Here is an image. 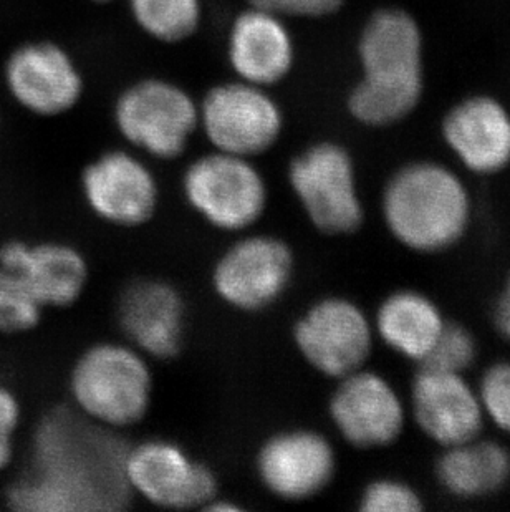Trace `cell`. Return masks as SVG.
I'll return each instance as SVG.
<instances>
[{
  "instance_id": "1",
  "label": "cell",
  "mask_w": 510,
  "mask_h": 512,
  "mask_svg": "<svg viewBox=\"0 0 510 512\" xmlns=\"http://www.w3.org/2000/svg\"><path fill=\"white\" fill-rule=\"evenodd\" d=\"M126 453L115 430L75 408L52 410L35 430L32 476L10 488L7 503L29 512L123 511L133 498Z\"/></svg>"
},
{
  "instance_id": "2",
  "label": "cell",
  "mask_w": 510,
  "mask_h": 512,
  "mask_svg": "<svg viewBox=\"0 0 510 512\" xmlns=\"http://www.w3.org/2000/svg\"><path fill=\"white\" fill-rule=\"evenodd\" d=\"M360 77L347 97L358 125L390 128L413 115L426 95V37L418 17L386 5L365 20L358 34Z\"/></svg>"
},
{
  "instance_id": "3",
  "label": "cell",
  "mask_w": 510,
  "mask_h": 512,
  "mask_svg": "<svg viewBox=\"0 0 510 512\" xmlns=\"http://www.w3.org/2000/svg\"><path fill=\"white\" fill-rule=\"evenodd\" d=\"M381 211L391 234L418 252H439L464 236L471 198L458 173L438 161H413L383 191Z\"/></svg>"
},
{
  "instance_id": "4",
  "label": "cell",
  "mask_w": 510,
  "mask_h": 512,
  "mask_svg": "<svg viewBox=\"0 0 510 512\" xmlns=\"http://www.w3.org/2000/svg\"><path fill=\"white\" fill-rule=\"evenodd\" d=\"M68 388L75 410L120 431L145 420L153 403L154 378L148 357L133 345L100 342L73 363Z\"/></svg>"
},
{
  "instance_id": "5",
  "label": "cell",
  "mask_w": 510,
  "mask_h": 512,
  "mask_svg": "<svg viewBox=\"0 0 510 512\" xmlns=\"http://www.w3.org/2000/svg\"><path fill=\"white\" fill-rule=\"evenodd\" d=\"M116 130L128 145L154 160H178L199 130V103L178 83L143 78L118 95Z\"/></svg>"
},
{
  "instance_id": "6",
  "label": "cell",
  "mask_w": 510,
  "mask_h": 512,
  "mask_svg": "<svg viewBox=\"0 0 510 512\" xmlns=\"http://www.w3.org/2000/svg\"><path fill=\"white\" fill-rule=\"evenodd\" d=\"M184 199L211 228L249 231L269 206V184L251 158L212 150L184 170Z\"/></svg>"
},
{
  "instance_id": "7",
  "label": "cell",
  "mask_w": 510,
  "mask_h": 512,
  "mask_svg": "<svg viewBox=\"0 0 510 512\" xmlns=\"http://www.w3.org/2000/svg\"><path fill=\"white\" fill-rule=\"evenodd\" d=\"M290 188L317 231L342 236L365 219L357 168L350 151L337 141H318L300 151L287 171Z\"/></svg>"
},
{
  "instance_id": "8",
  "label": "cell",
  "mask_w": 510,
  "mask_h": 512,
  "mask_svg": "<svg viewBox=\"0 0 510 512\" xmlns=\"http://www.w3.org/2000/svg\"><path fill=\"white\" fill-rule=\"evenodd\" d=\"M285 115L269 88L244 80L217 83L199 103V130L212 150L257 158L284 133Z\"/></svg>"
},
{
  "instance_id": "9",
  "label": "cell",
  "mask_w": 510,
  "mask_h": 512,
  "mask_svg": "<svg viewBox=\"0 0 510 512\" xmlns=\"http://www.w3.org/2000/svg\"><path fill=\"white\" fill-rule=\"evenodd\" d=\"M295 274L292 247L277 236L249 234L222 252L212 289L231 309L255 314L279 302Z\"/></svg>"
},
{
  "instance_id": "10",
  "label": "cell",
  "mask_w": 510,
  "mask_h": 512,
  "mask_svg": "<svg viewBox=\"0 0 510 512\" xmlns=\"http://www.w3.org/2000/svg\"><path fill=\"white\" fill-rule=\"evenodd\" d=\"M2 83L15 105L40 118L67 115L85 93L77 60L63 45L45 39L10 50L2 63Z\"/></svg>"
},
{
  "instance_id": "11",
  "label": "cell",
  "mask_w": 510,
  "mask_h": 512,
  "mask_svg": "<svg viewBox=\"0 0 510 512\" xmlns=\"http://www.w3.org/2000/svg\"><path fill=\"white\" fill-rule=\"evenodd\" d=\"M125 478L133 496L156 508L204 509L217 498L216 474L174 441L146 440L128 448Z\"/></svg>"
},
{
  "instance_id": "12",
  "label": "cell",
  "mask_w": 510,
  "mask_h": 512,
  "mask_svg": "<svg viewBox=\"0 0 510 512\" xmlns=\"http://www.w3.org/2000/svg\"><path fill=\"white\" fill-rule=\"evenodd\" d=\"M294 343L310 367L340 380L370 358L373 327L352 300L327 297L310 305L295 322Z\"/></svg>"
},
{
  "instance_id": "13",
  "label": "cell",
  "mask_w": 510,
  "mask_h": 512,
  "mask_svg": "<svg viewBox=\"0 0 510 512\" xmlns=\"http://www.w3.org/2000/svg\"><path fill=\"white\" fill-rule=\"evenodd\" d=\"M80 186L88 209L116 228H141L159 208L158 179L133 151L116 148L97 156L83 168Z\"/></svg>"
},
{
  "instance_id": "14",
  "label": "cell",
  "mask_w": 510,
  "mask_h": 512,
  "mask_svg": "<svg viewBox=\"0 0 510 512\" xmlns=\"http://www.w3.org/2000/svg\"><path fill=\"white\" fill-rule=\"evenodd\" d=\"M255 471L275 498L300 503L330 486L337 473V455L322 433L290 428L277 431L260 445Z\"/></svg>"
},
{
  "instance_id": "15",
  "label": "cell",
  "mask_w": 510,
  "mask_h": 512,
  "mask_svg": "<svg viewBox=\"0 0 510 512\" xmlns=\"http://www.w3.org/2000/svg\"><path fill=\"white\" fill-rule=\"evenodd\" d=\"M0 271L14 277L45 310L77 304L90 281L87 257L67 242H5Z\"/></svg>"
},
{
  "instance_id": "16",
  "label": "cell",
  "mask_w": 510,
  "mask_h": 512,
  "mask_svg": "<svg viewBox=\"0 0 510 512\" xmlns=\"http://www.w3.org/2000/svg\"><path fill=\"white\" fill-rule=\"evenodd\" d=\"M328 411L343 440L360 450L395 443L405 426V408L395 388L363 368L340 378Z\"/></svg>"
},
{
  "instance_id": "17",
  "label": "cell",
  "mask_w": 510,
  "mask_h": 512,
  "mask_svg": "<svg viewBox=\"0 0 510 512\" xmlns=\"http://www.w3.org/2000/svg\"><path fill=\"white\" fill-rule=\"evenodd\" d=\"M444 145L467 171L496 174L510 165V108L492 93H469L441 120Z\"/></svg>"
},
{
  "instance_id": "18",
  "label": "cell",
  "mask_w": 510,
  "mask_h": 512,
  "mask_svg": "<svg viewBox=\"0 0 510 512\" xmlns=\"http://www.w3.org/2000/svg\"><path fill=\"white\" fill-rule=\"evenodd\" d=\"M226 54L236 78L264 88L284 82L297 62V47L287 19L255 5L232 20Z\"/></svg>"
},
{
  "instance_id": "19",
  "label": "cell",
  "mask_w": 510,
  "mask_h": 512,
  "mask_svg": "<svg viewBox=\"0 0 510 512\" xmlns=\"http://www.w3.org/2000/svg\"><path fill=\"white\" fill-rule=\"evenodd\" d=\"M118 322L130 345L154 360H171L184 343L186 304L179 290L158 279L128 285L118 302Z\"/></svg>"
},
{
  "instance_id": "20",
  "label": "cell",
  "mask_w": 510,
  "mask_h": 512,
  "mask_svg": "<svg viewBox=\"0 0 510 512\" xmlns=\"http://www.w3.org/2000/svg\"><path fill=\"white\" fill-rule=\"evenodd\" d=\"M411 400L419 428L439 445L449 448L481 433V400L461 373L424 367L414 378Z\"/></svg>"
},
{
  "instance_id": "21",
  "label": "cell",
  "mask_w": 510,
  "mask_h": 512,
  "mask_svg": "<svg viewBox=\"0 0 510 512\" xmlns=\"http://www.w3.org/2000/svg\"><path fill=\"white\" fill-rule=\"evenodd\" d=\"M443 315L426 295L398 290L383 300L376 314V332L396 353L424 362L443 330Z\"/></svg>"
},
{
  "instance_id": "22",
  "label": "cell",
  "mask_w": 510,
  "mask_h": 512,
  "mask_svg": "<svg viewBox=\"0 0 510 512\" xmlns=\"http://www.w3.org/2000/svg\"><path fill=\"white\" fill-rule=\"evenodd\" d=\"M510 474V456L494 441H466L449 446L438 463L443 488L458 498H482L496 493Z\"/></svg>"
},
{
  "instance_id": "23",
  "label": "cell",
  "mask_w": 510,
  "mask_h": 512,
  "mask_svg": "<svg viewBox=\"0 0 510 512\" xmlns=\"http://www.w3.org/2000/svg\"><path fill=\"white\" fill-rule=\"evenodd\" d=\"M135 24L151 39L179 44L203 22V0H128Z\"/></svg>"
},
{
  "instance_id": "24",
  "label": "cell",
  "mask_w": 510,
  "mask_h": 512,
  "mask_svg": "<svg viewBox=\"0 0 510 512\" xmlns=\"http://www.w3.org/2000/svg\"><path fill=\"white\" fill-rule=\"evenodd\" d=\"M45 309L14 277L0 271V334H27L39 327Z\"/></svg>"
},
{
  "instance_id": "25",
  "label": "cell",
  "mask_w": 510,
  "mask_h": 512,
  "mask_svg": "<svg viewBox=\"0 0 510 512\" xmlns=\"http://www.w3.org/2000/svg\"><path fill=\"white\" fill-rule=\"evenodd\" d=\"M476 355V340L469 330L461 325L444 324L433 350L423 363L424 367L462 375L474 363Z\"/></svg>"
},
{
  "instance_id": "26",
  "label": "cell",
  "mask_w": 510,
  "mask_h": 512,
  "mask_svg": "<svg viewBox=\"0 0 510 512\" xmlns=\"http://www.w3.org/2000/svg\"><path fill=\"white\" fill-rule=\"evenodd\" d=\"M360 509L363 512H416L423 503L414 489L396 479H378L368 484L361 494Z\"/></svg>"
},
{
  "instance_id": "27",
  "label": "cell",
  "mask_w": 510,
  "mask_h": 512,
  "mask_svg": "<svg viewBox=\"0 0 510 512\" xmlns=\"http://www.w3.org/2000/svg\"><path fill=\"white\" fill-rule=\"evenodd\" d=\"M482 411L501 430L510 433V362L492 365L482 377L479 390Z\"/></svg>"
},
{
  "instance_id": "28",
  "label": "cell",
  "mask_w": 510,
  "mask_h": 512,
  "mask_svg": "<svg viewBox=\"0 0 510 512\" xmlns=\"http://www.w3.org/2000/svg\"><path fill=\"white\" fill-rule=\"evenodd\" d=\"M249 5L270 10L284 19H327L345 7L348 0H247Z\"/></svg>"
},
{
  "instance_id": "29",
  "label": "cell",
  "mask_w": 510,
  "mask_h": 512,
  "mask_svg": "<svg viewBox=\"0 0 510 512\" xmlns=\"http://www.w3.org/2000/svg\"><path fill=\"white\" fill-rule=\"evenodd\" d=\"M22 421V405L9 387L0 383V471L14 459L15 435Z\"/></svg>"
},
{
  "instance_id": "30",
  "label": "cell",
  "mask_w": 510,
  "mask_h": 512,
  "mask_svg": "<svg viewBox=\"0 0 510 512\" xmlns=\"http://www.w3.org/2000/svg\"><path fill=\"white\" fill-rule=\"evenodd\" d=\"M496 325L499 332L510 342V277L501 299L497 302Z\"/></svg>"
},
{
  "instance_id": "31",
  "label": "cell",
  "mask_w": 510,
  "mask_h": 512,
  "mask_svg": "<svg viewBox=\"0 0 510 512\" xmlns=\"http://www.w3.org/2000/svg\"><path fill=\"white\" fill-rule=\"evenodd\" d=\"M93 2H100V4H106V2H111V0H93Z\"/></svg>"
},
{
  "instance_id": "32",
  "label": "cell",
  "mask_w": 510,
  "mask_h": 512,
  "mask_svg": "<svg viewBox=\"0 0 510 512\" xmlns=\"http://www.w3.org/2000/svg\"><path fill=\"white\" fill-rule=\"evenodd\" d=\"M0 131H2V112H0Z\"/></svg>"
}]
</instances>
